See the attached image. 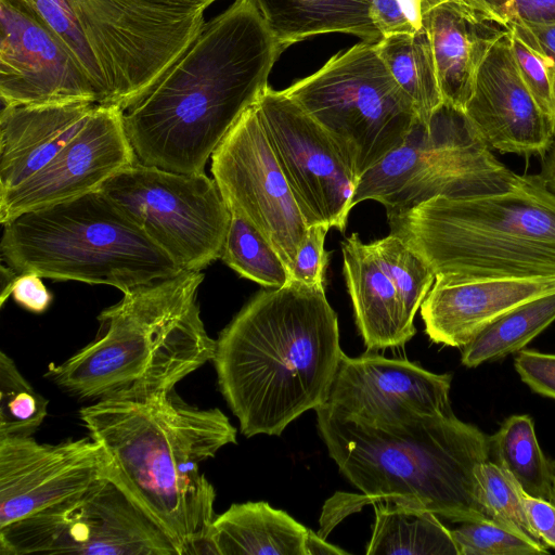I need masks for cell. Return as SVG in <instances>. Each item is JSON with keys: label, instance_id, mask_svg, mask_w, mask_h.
<instances>
[{"label": "cell", "instance_id": "cell-49", "mask_svg": "<svg viewBox=\"0 0 555 555\" xmlns=\"http://www.w3.org/2000/svg\"><path fill=\"white\" fill-rule=\"evenodd\" d=\"M552 503L555 505V477H554V482H553V500H552Z\"/></svg>", "mask_w": 555, "mask_h": 555}, {"label": "cell", "instance_id": "cell-33", "mask_svg": "<svg viewBox=\"0 0 555 555\" xmlns=\"http://www.w3.org/2000/svg\"><path fill=\"white\" fill-rule=\"evenodd\" d=\"M372 245L396 284L409 317L414 320L435 282V274L418 255L392 233L373 241Z\"/></svg>", "mask_w": 555, "mask_h": 555}, {"label": "cell", "instance_id": "cell-26", "mask_svg": "<svg viewBox=\"0 0 555 555\" xmlns=\"http://www.w3.org/2000/svg\"><path fill=\"white\" fill-rule=\"evenodd\" d=\"M376 503L367 555H459L451 530L436 514L396 501Z\"/></svg>", "mask_w": 555, "mask_h": 555}, {"label": "cell", "instance_id": "cell-29", "mask_svg": "<svg viewBox=\"0 0 555 555\" xmlns=\"http://www.w3.org/2000/svg\"><path fill=\"white\" fill-rule=\"evenodd\" d=\"M555 321V293L528 301L485 327L462 348L461 362L476 367L524 349Z\"/></svg>", "mask_w": 555, "mask_h": 555}, {"label": "cell", "instance_id": "cell-4", "mask_svg": "<svg viewBox=\"0 0 555 555\" xmlns=\"http://www.w3.org/2000/svg\"><path fill=\"white\" fill-rule=\"evenodd\" d=\"M111 460L107 476L171 539L179 555L210 554L214 486L201 465L236 428L219 409L188 404L175 390L145 400H106L79 410Z\"/></svg>", "mask_w": 555, "mask_h": 555}, {"label": "cell", "instance_id": "cell-8", "mask_svg": "<svg viewBox=\"0 0 555 555\" xmlns=\"http://www.w3.org/2000/svg\"><path fill=\"white\" fill-rule=\"evenodd\" d=\"M283 91L330 134L358 180L401 145L420 119L375 43L365 41Z\"/></svg>", "mask_w": 555, "mask_h": 555}, {"label": "cell", "instance_id": "cell-13", "mask_svg": "<svg viewBox=\"0 0 555 555\" xmlns=\"http://www.w3.org/2000/svg\"><path fill=\"white\" fill-rule=\"evenodd\" d=\"M210 159L212 178L230 212L250 223L291 272L309 225L270 144L257 102L242 114Z\"/></svg>", "mask_w": 555, "mask_h": 555}, {"label": "cell", "instance_id": "cell-43", "mask_svg": "<svg viewBox=\"0 0 555 555\" xmlns=\"http://www.w3.org/2000/svg\"><path fill=\"white\" fill-rule=\"evenodd\" d=\"M555 25V0H511V23ZM509 26V25H508Z\"/></svg>", "mask_w": 555, "mask_h": 555}, {"label": "cell", "instance_id": "cell-38", "mask_svg": "<svg viewBox=\"0 0 555 555\" xmlns=\"http://www.w3.org/2000/svg\"><path fill=\"white\" fill-rule=\"evenodd\" d=\"M514 366L532 391L555 399V353L521 349L514 359Z\"/></svg>", "mask_w": 555, "mask_h": 555}, {"label": "cell", "instance_id": "cell-45", "mask_svg": "<svg viewBox=\"0 0 555 555\" xmlns=\"http://www.w3.org/2000/svg\"><path fill=\"white\" fill-rule=\"evenodd\" d=\"M539 176L547 190L555 195V139L545 155L541 158Z\"/></svg>", "mask_w": 555, "mask_h": 555}, {"label": "cell", "instance_id": "cell-42", "mask_svg": "<svg viewBox=\"0 0 555 555\" xmlns=\"http://www.w3.org/2000/svg\"><path fill=\"white\" fill-rule=\"evenodd\" d=\"M440 2H454L476 17L507 28L511 23V0H422V12Z\"/></svg>", "mask_w": 555, "mask_h": 555}, {"label": "cell", "instance_id": "cell-24", "mask_svg": "<svg viewBox=\"0 0 555 555\" xmlns=\"http://www.w3.org/2000/svg\"><path fill=\"white\" fill-rule=\"evenodd\" d=\"M309 531L267 502L234 503L215 517L208 542L215 555H308Z\"/></svg>", "mask_w": 555, "mask_h": 555}, {"label": "cell", "instance_id": "cell-37", "mask_svg": "<svg viewBox=\"0 0 555 555\" xmlns=\"http://www.w3.org/2000/svg\"><path fill=\"white\" fill-rule=\"evenodd\" d=\"M328 230L330 225L325 223H315L308 228L306 241L289 272L291 281L310 287H325V272L331 255L324 247Z\"/></svg>", "mask_w": 555, "mask_h": 555}, {"label": "cell", "instance_id": "cell-40", "mask_svg": "<svg viewBox=\"0 0 555 555\" xmlns=\"http://www.w3.org/2000/svg\"><path fill=\"white\" fill-rule=\"evenodd\" d=\"M507 28L514 30L546 61L555 108V25L528 26L512 23ZM553 128L555 134V118Z\"/></svg>", "mask_w": 555, "mask_h": 555}, {"label": "cell", "instance_id": "cell-1", "mask_svg": "<svg viewBox=\"0 0 555 555\" xmlns=\"http://www.w3.org/2000/svg\"><path fill=\"white\" fill-rule=\"evenodd\" d=\"M284 50L254 1L234 0L124 111L137 159L176 172H205L223 138L268 87Z\"/></svg>", "mask_w": 555, "mask_h": 555}, {"label": "cell", "instance_id": "cell-16", "mask_svg": "<svg viewBox=\"0 0 555 555\" xmlns=\"http://www.w3.org/2000/svg\"><path fill=\"white\" fill-rule=\"evenodd\" d=\"M0 98L2 106L99 104L72 52L16 0H0Z\"/></svg>", "mask_w": 555, "mask_h": 555}, {"label": "cell", "instance_id": "cell-2", "mask_svg": "<svg viewBox=\"0 0 555 555\" xmlns=\"http://www.w3.org/2000/svg\"><path fill=\"white\" fill-rule=\"evenodd\" d=\"M315 412L330 456L364 503H406L455 522L486 517L475 469L490 441L478 427L406 399L357 413L325 402Z\"/></svg>", "mask_w": 555, "mask_h": 555}, {"label": "cell", "instance_id": "cell-22", "mask_svg": "<svg viewBox=\"0 0 555 555\" xmlns=\"http://www.w3.org/2000/svg\"><path fill=\"white\" fill-rule=\"evenodd\" d=\"M341 254L356 323L367 350L404 345L415 335L414 320L372 243L352 233L341 242Z\"/></svg>", "mask_w": 555, "mask_h": 555}, {"label": "cell", "instance_id": "cell-6", "mask_svg": "<svg viewBox=\"0 0 555 555\" xmlns=\"http://www.w3.org/2000/svg\"><path fill=\"white\" fill-rule=\"evenodd\" d=\"M387 219L435 278H555V195L539 173L519 175L505 192L436 196Z\"/></svg>", "mask_w": 555, "mask_h": 555}, {"label": "cell", "instance_id": "cell-31", "mask_svg": "<svg viewBox=\"0 0 555 555\" xmlns=\"http://www.w3.org/2000/svg\"><path fill=\"white\" fill-rule=\"evenodd\" d=\"M48 399L26 380L14 361L0 352V438L31 436L48 414Z\"/></svg>", "mask_w": 555, "mask_h": 555}, {"label": "cell", "instance_id": "cell-34", "mask_svg": "<svg viewBox=\"0 0 555 555\" xmlns=\"http://www.w3.org/2000/svg\"><path fill=\"white\" fill-rule=\"evenodd\" d=\"M459 555H545L547 547L506 524L481 518L451 530Z\"/></svg>", "mask_w": 555, "mask_h": 555}, {"label": "cell", "instance_id": "cell-32", "mask_svg": "<svg viewBox=\"0 0 555 555\" xmlns=\"http://www.w3.org/2000/svg\"><path fill=\"white\" fill-rule=\"evenodd\" d=\"M475 478L477 500L487 518L514 527L539 541L527 518L526 493L506 470L489 459L477 465Z\"/></svg>", "mask_w": 555, "mask_h": 555}, {"label": "cell", "instance_id": "cell-39", "mask_svg": "<svg viewBox=\"0 0 555 555\" xmlns=\"http://www.w3.org/2000/svg\"><path fill=\"white\" fill-rule=\"evenodd\" d=\"M42 279L33 272L17 274L3 289L1 304L11 295L14 301L24 309L34 313L44 312L52 301V295Z\"/></svg>", "mask_w": 555, "mask_h": 555}, {"label": "cell", "instance_id": "cell-47", "mask_svg": "<svg viewBox=\"0 0 555 555\" xmlns=\"http://www.w3.org/2000/svg\"><path fill=\"white\" fill-rule=\"evenodd\" d=\"M402 13L416 31L422 28V0H399Z\"/></svg>", "mask_w": 555, "mask_h": 555}, {"label": "cell", "instance_id": "cell-28", "mask_svg": "<svg viewBox=\"0 0 555 555\" xmlns=\"http://www.w3.org/2000/svg\"><path fill=\"white\" fill-rule=\"evenodd\" d=\"M489 441L493 462L506 470L527 495L552 502L555 462L540 448L529 415L509 416L489 436Z\"/></svg>", "mask_w": 555, "mask_h": 555}, {"label": "cell", "instance_id": "cell-9", "mask_svg": "<svg viewBox=\"0 0 555 555\" xmlns=\"http://www.w3.org/2000/svg\"><path fill=\"white\" fill-rule=\"evenodd\" d=\"M518 176L491 153L465 111L443 102L428 124L417 119L403 143L359 178L352 207L373 199L389 211L436 196L500 193Z\"/></svg>", "mask_w": 555, "mask_h": 555}, {"label": "cell", "instance_id": "cell-15", "mask_svg": "<svg viewBox=\"0 0 555 555\" xmlns=\"http://www.w3.org/2000/svg\"><path fill=\"white\" fill-rule=\"evenodd\" d=\"M135 160L124 111L96 104L83 126L46 166L17 185L0 191V222L98 191Z\"/></svg>", "mask_w": 555, "mask_h": 555}, {"label": "cell", "instance_id": "cell-11", "mask_svg": "<svg viewBox=\"0 0 555 555\" xmlns=\"http://www.w3.org/2000/svg\"><path fill=\"white\" fill-rule=\"evenodd\" d=\"M100 190L183 271L201 272L220 258L231 212L205 172H176L137 159Z\"/></svg>", "mask_w": 555, "mask_h": 555}, {"label": "cell", "instance_id": "cell-21", "mask_svg": "<svg viewBox=\"0 0 555 555\" xmlns=\"http://www.w3.org/2000/svg\"><path fill=\"white\" fill-rule=\"evenodd\" d=\"M98 103L2 106L0 191L46 166L83 126Z\"/></svg>", "mask_w": 555, "mask_h": 555}, {"label": "cell", "instance_id": "cell-19", "mask_svg": "<svg viewBox=\"0 0 555 555\" xmlns=\"http://www.w3.org/2000/svg\"><path fill=\"white\" fill-rule=\"evenodd\" d=\"M554 293L555 278L436 276L421 305V315L434 343L463 348L505 313Z\"/></svg>", "mask_w": 555, "mask_h": 555}, {"label": "cell", "instance_id": "cell-48", "mask_svg": "<svg viewBox=\"0 0 555 555\" xmlns=\"http://www.w3.org/2000/svg\"><path fill=\"white\" fill-rule=\"evenodd\" d=\"M155 3L171 5V7H181V8H198L206 10L210 4L216 2L217 0H149Z\"/></svg>", "mask_w": 555, "mask_h": 555}, {"label": "cell", "instance_id": "cell-5", "mask_svg": "<svg viewBox=\"0 0 555 555\" xmlns=\"http://www.w3.org/2000/svg\"><path fill=\"white\" fill-rule=\"evenodd\" d=\"M202 272L134 287L99 315L94 339L44 376L80 401L145 400L212 361L197 305Z\"/></svg>", "mask_w": 555, "mask_h": 555}, {"label": "cell", "instance_id": "cell-44", "mask_svg": "<svg viewBox=\"0 0 555 555\" xmlns=\"http://www.w3.org/2000/svg\"><path fill=\"white\" fill-rule=\"evenodd\" d=\"M373 20L383 37L396 33L415 31L404 14L399 0H369Z\"/></svg>", "mask_w": 555, "mask_h": 555}, {"label": "cell", "instance_id": "cell-18", "mask_svg": "<svg viewBox=\"0 0 555 555\" xmlns=\"http://www.w3.org/2000/svg\"><path fill=\"white\" fill-rule=\"evenodd\" d=\"M465 113L489 147L502 154L542 158L552 145L553 127L518 73L508 29L482 57Z\"/></svg>", "mask_w": 555, "mask_h": 555}, {"label": "cell", "instance_id": "cell-35", "mask_svg": "<svg viewBox=\"0 0 555 555\" xmlns=\"http://www.w3.org/2000/svg\"><path fill=\"white\" fill-rule=\"evenodd\" d=\"M44 24L72 52L92 86L99 104L105 99V83L68 0H16Z\"/></svg>", "mask_w": 555, "mask_h": 555}, {"label": "cell", "instance_id": "cell-30", "mask_svg": "<svg viewBox=\"0 0 555 555\" xmlns=\"http://www.w3.org/2000/svg\"><path fill=\"white\" fill-rule=\"evenodd\" d=\"M220 259L242 278L264 287H282L291 282L289 271L279 254L246 220L231 214Z\"/></svg>", "mask_w": 555, "mask_h": 555}, {"label": "cell", "instance_id": "cell-10", "mask_svg": "<svg viewBox=\"0 0 555 555\" xmlns=\"http://www.w3.org/2000/svg\"><path fill=\"white\" fill-rule=\"evenodd\" d=\"M102 73V105L126 111L169 70L201 33L198 8L149 0H68Z\"/></svg>", "mask_w": 555, "mask_h": 555}, {"label": "cell", "instance_id": "cell-12", "mask_svg": "<svg viewBox=\"0 0 555 555\" xmlns=\"http://www.w3.org/2000/svg\"><path fill=\"white\" fill-rule=\"evenodd\" d=\"M179 555L171 539L109 476L0 527V555Z\"/></svg>", "mask_w": 555, "mask_h": 555}, {"label": "cell", "instance_id": "cell-27", "mask_svg": "<svg viewBox=\"0 0 555 555\" xmlns=\"http://www.w3.org/2000/svg\"><path fill=\"white\" fill-rule=\"evenodd\" d=\"M377 52L425 124L443 103L431 47L425 29L384 36Z\"/></svg>", "mask_w": 555, "mask_h": 555}, {"label": "cell", "instance_id": "cell-20", "mask_svg": "<svg viewBox=\"0 0 555 555\" xmlns=\"http://www.w3.org/2000/svg\"><path fill=\"white\" fill-rule=\"evenodd\" d=\"M451 380V374H436L408 360L371 352L357 358L344 353L326 403L357 413L406 399L450 413Z\"/></svg>", "mask_w": 555, "mask_h": 555}, {"label": "cell", "instance_id": "cell-14", "mask_svg": "<svg viewBox=\"0 0 555 555\" xmlns=\"http://www.w3.org/2000/svg\"><path fill=\"white\" fill-rule=\"evenodd\" d=\"M257 107L308 225L325 223L344 233L358 179L330 134L283 90L268 86Z\"/></svg>", "mask_w": 555, "mask_h": 555}, {"label": "cell", "instance_id": "cell-3", "mask_svg": "<svg viewBox=\"0 0 555 555\" xmlns=\"http://www.w3.org/2000/svg\"><path fill=\"white\" fill-rule=\"evenodd\" d=\"M344 352L325 287L291 281L257 293L220 332L218 387L249 438L279 436L330 397Z\"/></svg>", "mask_w": 555, "mask_h": 555}, {"label": "cell", "instance_id": "cell-7", "mask_svg": "<svg viewBox=\"0 0 555 555\" xmlns=\"http://www.w3.org/2000/svg\"><path fill=\"white\" fill-rule=\"evenodd\" d=\"M2 225L1 260L15 274L109 285L124 294L183 271L101 190Z\"/></svg>", "mask_w": 555, "mask_h": 555}, {"label": "cell", "instance_id": "cell-25", "mask_svg": "<svg viewBox=\"0 0 555 555\" xmlns=\"http://www.w3.org/2000/svg\"><path fill=\"white\" fill-rule=\"evenodd\" d=\"M284 49L307 38L343 33L376 43L377 28L369 0H253Z\"/></svg>", "mask_w": 555, "mask_h": 555}, {"label": "cell", "instance_id": "cell-36", "mask_svg": "<svg viewBox=\"0 0 555 555\" xmlns=\"http://www.w3.org/2000/svg\"><path fill=\"white\" fill-rule=\"evenodd\" d=\"M507 29L509 31L512 54L518 73L538 106L553 127L555 108L546 61L540 53L527 44L514 30L509 28Z\"/></svg>", "mask_w": 555, "mask_h": 555}, {"label": "cell", "instance_id": "cell-41", "mask_svg": "<svg viewBox=\"0 0 555 555\" xmlns=\"http://www.w3.org/2000/svg\"><path fill=\"white\" fill-rule=\"evenodd\" d=\"M528 521L535 538L546 547L555 550V505L544 499L525 494Z\"/></svg>", "mask_w": 555, "mask_h": 555}, {"label": "cell", "instance_id": "cell-17", "mask_svg": "<svg viewBox=\"0 0 555 555\" xmlns=\"http://www.w3.org/2000/svg\"><path fill=\"white\" fill-rule=\"evenodd\" d=\"M111 460L89 438L42 443L0 438V527L64 501L107 476Z\"/></svg>", "mask_w": 555, "mask_h": 555}, {"label": "cell", "instance_id": "cell-23", "mask_svg": "<svg viewBox=\"0 0 555 555\" xmlns=\"http://www.w3.org/2000/svg\"><path fill=\"white\" fill-rule=\"evenodd\" d=\"M444 103L465 111L476 70L493 40L505 29L476 17L454 2L422 12Z\"/></svg>", "mask_w": 555, "mask_h": 555}, {"label": "cell", "instance_id": "cell-46", "mask_svg": "<svg viewBox=\"0 0 555 555\" xmlns=\"http://www.w3.org/2000/svg\"><path fill=\"white\" fill-rule=\"evenodd\" d=\"M307 552L308 555L347 554L346 551L327 543L324 538L311 530L307 538Z\"/></svg>", "mask_w": 555, "mask_h": 555}]
</instances>
